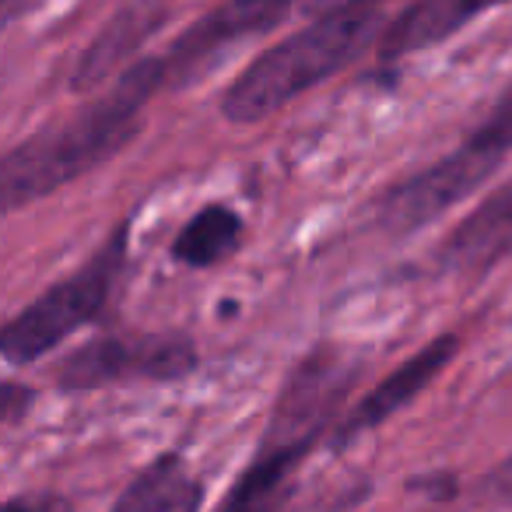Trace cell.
Segmentation results:
<instances>
[{"mask_svg": "<svg viewBox=\"0 0 512 512\" xmlns=\"http://www.w3.org/2000/svg\"><path fill=\"white\" fill-rule=\"evenodd\" d=\"M509 4V0H414L411 8L400 11L383 32L379 43V60H400L407 53L428 50V46L446 43L449 36L474 22L477 15Z\"/></svg>", "mask_w": 512, "mask_h": 512, "instance_id": "8fae6325", "label": "cell"}, {"mask_svg": "<svg viewBox=\"0 0 512 512\" xmlns=\"http://www.w3.org/2000/svg\"><path fill=\"white\" fill-rule=\"evenodd\" d=\"M4 397H0V414H4V425H18L22 421V414L32 407V397L36 393L32 390H25V386H18V383H4Z\"/></svg>", "mask_w": 512, "mask_h": 512, "instance_id": "2e32d148", "label": "cell"}, {"mask_svg": "<svg viewBox=\"0 0 512 512\" xmlns=\"http://www.w3.org/2000/svg\"><path fill=\"white\" fill-rule=\"evenodd\" d=\"M411 491H425V495L439 498V502H446V498L456 495V477L453 474H439V477H414L411 484H407Z\"/></svg>", "mask_w": 512, "mask_h": 512, "instance_id": "ac0fdd59", "label": "cell"}, {"mask_svg": "<svg viewBox=\"0 0 512 512\" xmlns=\"http://www.w3.org/2000/svg\"><path fill=\"white\" fill-rule=\"evenodd\" d=\"M467 141H474L477 148L509 155L512 151V92L495 102V109L488 113V120H484L481 127L467 137Z\"/></svg>", "mask_w": 512, "mask_h": 512, "instance_id": "5bb4252c", "label": "cell"}, {"mask_svg": "<svg viewBox=\"0 0 512 512\" xmlns=\"http://www.w3.org/2000/svg\"><path fill=\"white\" fill-rule=\"evenodd\" d=\"M379 0H306V11L313 15H334V11H355V8H376Z\"/></svg>", "mask_w": 512, "mask_h": 512, "instance_id": "d6986e66", "label": "cell"}, {"mask_svg": "<svg viewBox=\"0 0 512 512\" xmlns=\"http://www.w3.org/2000/svg\"><path fill=\"white\" fill-rule=\"evenodd\" d=\"M200 488L179 453L151 460L113 502V512H193Z\"/></svg>", "mask_w": 512, "mask_h": 512, "instance_id": "7c38bea8", "label": "cell"}, {"mask_svg": "<svg viewBox=\"0 0 512 512\" xmlns=\"http://www.w3.org/2000/svg\"><path fill=\"white\" fill-rule=\"evenodd\" d=\"M165 81H169V60H137L116 78V85L106 95L92 99L67 120L50 123L46 130L15 144L0 162L4 207L15 211L32 200H43L46 193L74 183L85 172L109 162L116 151L127 148L141 130L144 106Z\"/></svg>", "mask_w": 512, "mask_h": 512, "instance_id": "6da1fadb", "label": "cell"}, {"mask_svg": "<svg viewBox=\"0 0 512 512\" xmlns=\"http://www.w3.org/2000/svg\"><path fill=\"white\" fill-rule=\"evenodd\" d=\"M351 383H355V365L344 362L341 351H313L281 386L260 446L306 449L309 453L313 442L337 421V407L344 404Z\"/></svg>", "mask_w": 512, "mask_h": 512, "instance_id": "5b68a950", "label": "cell"}, {"mask_svg": "<svg viewBox=\"0 0 512 512\" xmlns=\"http://www.w3.org/2000/svg\"><path fill=\"white\" fill-rule=\"evenodd\" d=\"M242 239V218L225 204H207L179 228L172 256L186 267H214L235 253Z\"/></svg>", "mask_w": 512, "mask_h": 512, "instance_id": "4fadbf2b", "label": "cell"}, {"mask_svg": "<svg viewBox=\"0 0 512 512\" xmlns=\"http://www.w3.org/2000/svg\"><path fill=\"white\" fill-rule=\"evenodd\" d=\"M193 369H197V348L186 337H99L60 365L57 383L67 393H81L109 383H127V379L169 383V379L190 376Z\"/></svg>", "mask_w": 512, "mask_h": 512, "instance_id": "277c9868", "label": "cell"}, {"mask_svg": "<svg viewBox=\"0 0 512 512\" xmlns=\"http://www.w3.org/2000/svg\"><path fill=\"white\" fill-rule=\"evenodd\" d=\"M302 0H228L221 8L207 11L197 25L176 39L169 50V74L176 78H190L204 60H211L218 50L239 43L256 32H271L299 8Z\"/></svg>", "mask_w": 512, "mask_h": 512, "instance_id": "52a82bcc", "label": "cell"}, {"mask_svg": "<svg viewBox=\"0 0 512 512\" xmlns=\"http://www.w3.org/2000/svg\"><path fill=\"white\" fill-rule=\"evenodd\" d=\"M127 260V228H116L109 242L88 260L81 271L46 288L36 302L22 309L0 330V355L8 365H29L50 355L60 341L95 323L109 306Z\"/></svg>", "mask_w": 512, "mask_h": 512, "instance_id": "3957f363", "label": "cell"}, {"mask_svg": "<svg viewBox=\"0 0 512 512\" xmlns=\"http://www.w3.org/2000/svg\"><path fill=\"white\" fill-rule=\"evenodd\" d=\"M372 29H376V8L316 15L306 29L260 53L232 81L221 99V116L228 123H260L274 116L281 106L348 67L355 53L369 43Z\"/></svg>", "mask_w": 512, "mask_h": 512, "instance_id": "7a4b0ae2", "label": "cell"}, {"mask_svg": "<svg viewBox=\"0 0 512 512\" xmlns=\"http://www.w3.org/2000/svg\"><path fill=\"white\" fill-rule=\"evenodd\" d=\"M505 155L488 148H477L474 141H467L460 151H453L449 158L435 162L432 169L418 172V176L397 183L383 200H379V225L390 228L397 235H407L414 228L428 225L439 214H446L453 204L467 200L484 179H491V172L498 169Z\"/></svg>", "mask_w": 512, "mask_h": 512, "instance_id": "8992f818", "label": "cell"}, {"mask_svg": "<svg viewBox=\"0 0 512 512\" xmlns=\"http://www.w3.org/2000/svg\"><path fill=\"white\" fill-rule=\"evenodd\" d=\"M4 512H74L64 495L50 491H32V495H15L4 502Z\"/></svg>", "mask_w": 512, "mask_h": 512, "instance_id": "9a60e30c", "label": "cell"}, {"mask_svg": "<svg viewBox=\"0 0 512 512\" xmlns=\"http://www.w3.org/2000/svg\"><path fill=\"white\" fill-rule=\"evenodd\" d=\"M512 253V183L495 190L456 225L442 246V264L463 278H481Z\"/></svg>", "mask_w": 512, "mask_h": 512, "instance_id": "30bf717a", "label": "cell"}, {"mask_svg": "<svg viewBox=\"0 0 512 512\" xmlns=\"http://www.w3.org/2000/svg\"><path fill=\"white\" fill-rule=\"evenodd\" d=\"M481 495L498 498V502H509V498H512V456H509V460H502L488 477H484Z\"/></svg>", "mask_w": 512, "mask_h": 512, "instance_id": "e0dca14e", "label": "cell"}, {"mask_svg": "<svg viewBox=\"0 0 512 512\" xmlns=\"http://www.w3.org/2000/svg\"><path fill=\"white\" fill-rule=\"evenodd\" d=\"M456 351H460V341H456L453 334H442V337H435L432 344H425L418 355L407 358V362L400 365V369H393L376 390L365 393V400L344 418V425H337L334 446H348L358 435L372 432V428H379L386 418L404 411L414 397H421V390H428V386L439 379V372L453 362Z\"/></svg>", "mask_w": 512, "mask_h": 512, "instance_id": "9c48e42d", "label": "cell"}, {"mask_svg": "<svg viewBox=\"0 0 512 512\" xmlns=\"http://www.w3.org/2000/svg\"><path fill=\"white\" fill-rule=\"evenodd\" d=\"M176 15V0H127L106 25L99 36L88 43V50L78 57L71 74L74 92H92L102 81H109L116 71H127L137 64L141 46L162 29L169 18Z\"/></svg>", "mask_w": 512, "mask_h": 512, "instance_id": "ba28073f", "label": "cell"}]
</instances>
